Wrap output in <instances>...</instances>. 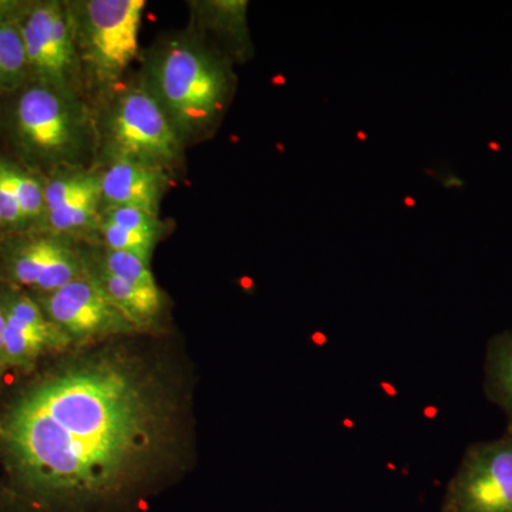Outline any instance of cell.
Masks as SVG:
<instances>
[{"mask_svg": "<svg viewBox=\"0 0 512 512\" xmlns=\"http://www.w3.org/2000/svg\"><path fill=\"white\" fill-rule=\"evenodd\" d=\"M484 393L503 412L512 433V330L488 340L484 362Z\"/></svg>", "mask_w": 512, "mask_h": 512, "instance_id": "4fadbf2b", "label": "cell"}, {"mask_svg": "<svg viewBox=\"0 0 512 512\" xmlns=\"http://www.w3.org/2000/svg\"><path fill=\"white\" fill-rule=\"evenodd\" d=\"M104 221L113 222L119 227L144 234H160V221L154 212L141 210L136 207H110Z\"/></svg>", "mask_w": 512, "mask_h": 512, "instance_id": "ffe728a7", "label": "cell"}, {"mask_svg": "<svg viewBox=\"0 0 512 512\" xmlns=\"http://www.w3.org/2000/svg\"><path fill=\"white\" fill-rule=\"evenodd\" d=\"M0 224H2V221H0Z\"/></svg>", "mask_w": 512, "mask_h": 512, "instance_id": "603a6c76", "label": "cell"}, {"mask_svg": "<svg viewBox=\"0 0 512 512\" xmlns=\"http://www.w3.org/2000/svg\"><path fill=\"white\" fill-rule=\"evenodd\" d=\"M20 33L29 66L49 82H64L73 66L74 43L62 6L52 3L33 9Z\"/></svg>", "mask_w": 512, "mask_h": 512, "instance_id": "52a82bcc", "label": "cell"}, {"mask_svg": "<svg viewBox=\"0 0 512 512\" xmlns=\"http://www.w3.org/2000/svg\"><path fill=\"white\" fill-rule=\"evenodd\" d=\"M110 144L116 160L164 167L180 154V137L153 94L130 90L121 96L110 121Z\"/></svg>", "mask_w": 512, "mask_h": 512, "instance_id": "277c9868", "label": "cell"}, {"mask_svg": "<svg viewBox=\"0 0 512 512\" xmlns=\"http://www.w3.org/2000/svg\"><path fill=\"white\" fill-rule=\"evenodd\" d=\"M144 9V0H92L84 6V43L100 76L114 79L137 56Z\"/></svg>", "mask_w": 512, "mask_h": 512, "instance_id": "5b68a950", "label": "cell"}, {"mask_svg": "<svg viewBox=\"0 0 512 512\" xmlns=\"http://www.w3.org/2000/svg\"><path fill=\"white\" fill-rule=\"evenodd\" d=\"M69 343L70 340L55 323L49 326H32L5 315L0 360L8 365H29L45 350L63 348Z\"/></svg>", "mask_w": 512, "mask_h": 512, "instance_id": "7c38bea8", "label": "cell"}, {"mask_svg": "<svg viewBox=\"0 0 512 512\" xmlns=\"http://www.w3.org/2000/svg\"><path fill=\"white\" fill-rule=\"evenodd\" d=\"M12 274L22 285L52 293L86 276L87 269L69 245L42 238L19 249L13 258Z\"/></svg>", "mask_w": 512, "mask_h": 512, "instance_id": "9c48e42d", "label": "cell"}, {"mask_svg": "<svg viewBox=\"0 0 512 512\" xmlns=\"http://www.w3.org/2000/svg\"><path fill=\"white\" fill-rule=\"evenodd\" d=\"M100 266L109 274L117 276L123 281L131 282V284L148 286V288L158 286L156 278L151 272L150 264L136 255L128 254V252L109 249Z\"/></svg>", "mask_w": 512, "mask_h": 512, "instance_id": "ac0fdd59", "label": "cell"}, {"mask_svg": "<svg viewBox=\"0 0 512 512\" xmlns=\"http://www.w3.org/2000/svg\"><path fill=\"white\" fill-rule=\"evenodd\" d=\"M101 200V184L77 195L59 210L49 212V221L53 229L59 232H72L89 225L96 215Z\"/></svg>", "mask_w": 512, "mask_h": 512, "instance_id": "5bb4252c", "label": "cell"}, {"mask_svg": "<svg viewBox=\"0 0 512 512\" xmlns=\"http://www.w3.org/2000/svg\"><path fill=\"white\" fill-rule=\"evenodd\" d=\"M3 174L16 202H18L20 212L23 218L36 217L45 207V188H42L36 178L29 174L22 173L18 168L10 167L8 164H2Z\"/></svg>", "mask_w": 512, "mask_h": 512, "instance_id": "2e32d148", "label": "cell"}, {"mask_svg": "<svg viewBox=\"0 0 512 512\" xmlns=\"http://www.w3.org/2000/svg\"><path fill=\"white\" fill-rule=\"evenodd\" d=\"M101 198L110 207H136L157 214L167 175L163 167L116 160L100 177Z\"/></svg>", "mask_w": 512, "mask_h": 512, "instance_id": "30bf717a", "label": "cell"}, {"mask_svg": "<svg viewBox=\"0 0 512 512\" xmlns=\"http://www.w3.org/2000/svg\"><path fill=\"white\" fill-rule=\"evenodd\" d=\"M89 276L109 301L137 328L150 325L160 315L163 298L158 286L148 288V286L131 284L109 274L101 266L96 271L89 272Z\"/></svg>", "mask_w": 512, "mask_h": 512, "instance_id": "8fae6325", "label": "cell"}, {"mask_svg": "<svg viewBox=\"0 0 512 512\" xmlns=\"http://www.w3.org/2000/svg\"><path fill=\"white\" fill-rule=\"evenodd\" d=\"M101 232H103L104 241L111 251L128 252V254L136 255L150 264L153 249L156 247L157 235L131 231V229L119 227L109 221H103Z\"/></svg>", "mask_w": 512, "mask_h": 512, "instance_id": "e0dca14e", "label": "cell"}, {"mask_svg": "<svg viewBox=\"0 0 512 512\" xmlns=\"http://www.w3.org/2000/svg\"><path fill=\"white\" fill-rule=\"evenodd\" d=\"M16 121L20 136L40 153H63L72 147L77 136L72 107L55 90L46 87H35L23 93Z\"/></svg>", "mask_w": 512, "mask_h": 512, "instance_id": "ba28073f", "label": "cell"}, {"mask_svg": "<svg viewBox=\"0 0 512 512\" xmlns=\"http://www.w3.org/2000/svg\"><path fill=\"white\" fill-rule=\"evenodd\" d=\"M3 329H5V311L0 306V357H2L3 349Z\"/></svg>", "mask_w": 512, "mask_h": 512, "instance_id": "7402d4cb", "label": "cell"}, {"mask_svg": "<svg viewBox=\"0 0 512 512\" xmlns=\"http://www.w3.org/2000/svg\"><path fill=\"white\" fill-rule=\"evenodd\" d=\"M154 94L178 131L204 127L224 107L227 77L198 47L171 43L153 70Z\"/></svg>", "mask_w": 512, "mask_h": 512, "instance_id": "7a4b0ae2", "label": "cell"}, {"mask_svg": "<svg viewBox=\"0 0 512 512\" xmlns=\"http://www.w3.org/2000/svg\"><path fill=\"white\" fill-rule=\"evenodd\" d=\"M23 220L22 212L15 195L10 190L8 180L3 174L2 163H0V221L2 222H18Z\"/></svg>", "mask_w": 512, "mask_h": 512, "instance_id": "44dd1931", "label": "cell"}, {"mask_svg": "<svg viewBox=\"0 0 512 512\" xmlns=\"http://www.w3.org/2000/svg\"><path fill=\"white\" fill-rule=\"evenodd\" d=\"M441 512H512V433L471 444L444 493Z\"/></svg>", "mask_w": 512, "mask_h": 512, "instance_id": "3957f363", "label": "cell"}, {"mask_svg": "<svg viewBox=\"0 0 512 512\" xmlns=\"http://www.w3.org/2000/svg\"><path fill=\"white\" fill-rule=\"evenodd\" d=\"M5 440L36 510L138 512L180 463L183 402L146 356L94 350L13 407Z\"/></svg>", "mask_w": 512, "mask_h": 512, "instance_id": "6da1fadb", "label": "cell"}, {"mask_svg": "<svg viewBox=\"0 0 512 512\" xmlns=\"http://www.w3.org/2000/svg\"><path fill=\"white\" fill-rule=\"evenodd\" d=\"M100 184V177L90 174H74L57 178L45 188V207L47 212L59 210L77 195Z\"/></svg>", "mask_w": 512, "mask_h": 512, "instance_id": "d6986e66", "label": "cell"}, {"mask_svg": "<svg viewBox=\"0 0 512 512\" xmlns=\"http://www.w3.org/2000/svg\"><path fill=\"white\" fill-rule=\"evenodd\" d=\"M26 66L28 60L20 29L0 22V86L18 82Z\"/></svg>", "mask_w": 512, "mask_h": 512, "instance_id": "9a60e30c", "label": "cell"}, {"mask_svg": "<svg viewBox=\"0 0 512 512\" xmlns=\"http://www.w3.org/2000/svg\"><path fill=\"white\" fill-rule=\"evenodd\" d=\"M45 315L70 342L130 335L138 330L101 292L89 272L72 284L49 293Z\"/></svg>", "mask_w": 512, "mask_h": 512, "instance_id": "8992f818", "label": "cell"}]
</instances>
